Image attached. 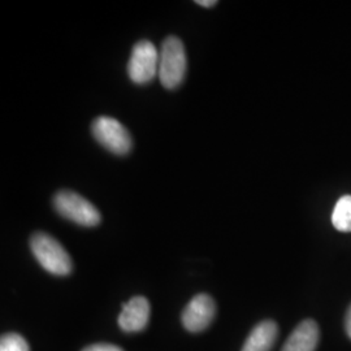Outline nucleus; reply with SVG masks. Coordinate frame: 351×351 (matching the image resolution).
Segmentation results:
<instances>
[{
	"label": "nucleus",
	"instance_id": "nucleus-13",
	"mask_svg": "<svg viewBox=\"0 0 351 351\" xmlns=\"http://www.w3.org/2000/svg\"><path fill=\"white\" fill-rule=\"evenodd\" d=\"M195 3L201 7H206V8H211V7H215L217 4L216 0H197Z\"/></svg>",
	"mask_w": 351,
	"mask_h": 351
},
{
	"label": "nucleus",
	"instance_id": "nucleus-1",
	"mask_svg": "<svg viewBox=\"0 0 351 351\" xmlns=\"http://www.w3.org/2000/svg\"><path fill=\"white\" fill-rule=\"evenodd\" d=\"M30 250L38 263L53 276H68L73 263L63 245L50 234L37 232L30 239Z\"/></svg>",
	"mask_w": 351,
	"mask_h": 351
},
{
	"label": "nucleus",
	"instance_id": "nucleus-2",
	"mask_svg": "<svg viewBox=\"0 0 351 351\" xmlns=\"http://www.w3.org/2000/svg\"><path fill=\"white\" fill-rule=\"evenodd\" d=\"M159 52V80L164 88L175 90L184 82L188 68L184 43L180 38L169 36L164 39Z\"/></svg>",
	"mask_w": 351,
	"mask_h": 351
},
{
	"label": "nucleus",
	"instance_id": "nucleus-8",
	"mask_svg": "<svg viewBox=\"0 0 351 351\" xmlns=\"http://www.w3.org/2000/svg\"><path fill=\"white\" fill-rule=\"evenodd\" d=\"M320 339V329L314 320L307 319L297 326L281 351H315Z\"/></svg>",
	"mask_w": 351,
	"mask_h": 351
},
{
	"label": "nucleus",
	"instance_id": "nucleus-6",
	"mask_svg": "<svg viewBox=\"0 0 351 351\" xmlns=\"http://www.w3.org/2000/svg\"><path fill=\"white\" fill-rule=\"evenodd\" d=\"M216 315V303L208 294H198L185 307L181 320L182 326L191 333L207 329Z\"/></svg>",
	"mask_w": 351,
	"mask_h": 351
},
{
	"label": "nucleus",
	"instance_id": "nucleus-4",
	"mask_svg": "<svg viewBox=\"0 0 351 351\" xmlns=\"http://www.w3.org/2000/svg\"><path fill=\"white\" fill-rule=\"evenodd\" d=\"M91 133L99 145L114 155L124 156L133 147V141L129 130L113 117H97L93 121Z\"/></svg>",
	"mask_w": 351,
	"mask_h": 351
},
{
	"label": "nucleus",
	"instance_id": "nucleus-5",
	"mask_svg": "<svg viewBox=\"0 0 351 351\" xmlns=\"http://www.w3.org/2000/svg\"><path fill=\"white\" fill-rule=\"evenodd\" d=\"M159 56L160 52L150 40L143 39L137 42L128 63V75L132 82L137 85L151 82L159 73Z\"/></svg>",
	"mask_w": 351,
	"mask_h": 351
},
{
	"label": "nucleus",
	"instance_id": "nucleus-10",
	"mask_svg": "<svg viewBox=\"0 0 351 351\" xmlns=\"http://www.w3.org/2000/svg\"><path fill=\"white\" fill-rule=\"evenodd\" d=\"M332 224L339 232H351V195H343L337 201L332 213Z\"/></svg>",
	"mask_w": 351,
	"mask_h": 351
},
{
	"label": "nucleus",
	"instance_id": "nucleus-7",
	"mask_svg": "<svg viewBox=\"0 0 351 351\" xmlns=\"http://www.w3.org/2000/svg\"><path fill=\"white\" fill-rule=\"evenodd\" d=\"M150 303L147 298L137 295L123 306V311L119 316V326L128 333L143 330L150 320Z\"/></svg>",
	"mask_w": 351,
	"mask_h": 351
},
{
	"label": "nucleus",
	"instance_id": "nucleus-9",
	"mask_svg": "<svg viewBox=\"0 0 351 351\" xmlns=\"http://www.w3.org/2000/svg\"><path fill=\"white\" fill-rule=\"evenodd\" d=\"M278 336V326L272 320H265L255 326L246 339L242 351H271Z\"/></svg>",
	"mask_w": 351,
	"mask_h": 351
},
{
	"label": "nucleus",
	"instance_id": "nucleus-3",
	"mask_svg": "<svg viewBox=\"0 0 351 351\" xmlns=\"http://www.w3.org/2000/svg\"><path fill=\"white\" fill-rule=\"evenodd\" d=\"M53 207L64 219L77 226H97L101 224V216L98 208L72 190H60L53 197Z\"/></svg>",
	"mask_w": 351,
	"mask_h": 351
},
{
	"label": "nucleus",
	"instance_id": "nucleus-14",
	"mask_svg": "<svg viewBox=\"0 0 351 351\" xmlns=\"http://www.w3.org/2000/svg\"><path fill=\"white\" fill-rule=\"evenodd\" d=\"M345 326H346V333L351 339V306L346 314V320H345Z\"/></svg>",
	"mask_w": 351,
	"mask_h": 351
},
{
	"label": "nucleus",
	"instance_id": "nucleus-11",
	"mask_svg": "<svg viewBox=\"0 0 351 351\" xmlns=\"http://www.w3.org/2000/svg\"><path fill=\"white\" fill-rule=\"evenodd\" d=\"M0 351H30V349L23 336L19 333H7L0 339Z\"/></svg>",
	"mask_w": 351,
	"mask_h": 351
},
{
	"label": "nucleus",
	"instance_id": "nucleus-12",
	"mask_svg": "<svg viewBox=\"0 0 351 351\" xmlns=\"http://www.w3.org/2000/svg\"><path fill=\"white\" fill-rule=\"evenodd\" d=\"M82 351H123V349L111 343H95L85 348Z\"/></svg>",
	"mask_w": 351,
	"mask_h": 351
}]
</instances>
